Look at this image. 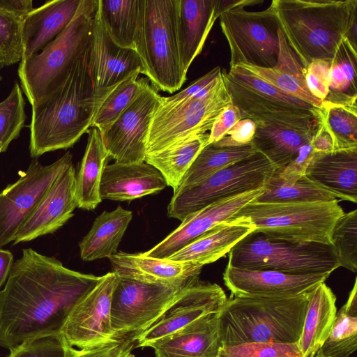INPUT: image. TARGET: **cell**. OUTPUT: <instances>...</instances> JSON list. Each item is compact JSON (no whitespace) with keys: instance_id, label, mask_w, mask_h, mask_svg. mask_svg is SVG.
Instances as JSON below:
<instances>
[{"instance_id":"7dc6e473","label":"cell","mask_w":357,"mask_h":357,"mask_svg":"<svg viewBox=\"0 0 357 357\" xmlns=\"http://www.w3.org/2000/svg\"><path fill=\"white\" fill-rule=\"evenodd\" d=\"M331 59L313 61L305 69L304 76L307 88L317 99L323 102L329 93L328 74Z\"/></svg>"},{"instance_id":"816d5d0a","label":"cell","mask_w":357,"mask_h":357,"mask_svg":"<svg viewBox=\"0 0 357 357\" xmlns=\"http://www.w3.org/2000/svg\"><path fill=\"white\" fill-rule=\"evenodd\" d=\"M221 73L222 69L220 66L215 67L203 76L194 80L185 89L175 95L168 97L161 96L160 104L171 105L191 98L214 81L220 76Z\"/></svg>"},{"instance_id":"8d00e7d4","label":"cell","mask_w":357,"mask_h":357,"mask_svg":"<svg viewBox=\"0 0 357 357\" xmlns=\"http://www.w3.org/2000/svg\"><path fill=\"white\" fill-rule=\"evenodd\" d=\"M357 49L347 38L341 43L331 60L328 74L329 93L324 101L335 103H356Z\"/></svg>"},{"instance_id":"4fadbf2b","label":"cell","mask_w":357,"mask_h":357,"mask_svg":"<svg viewBox=\"0 0 357 357\" xmlns=\"http://www.w3.org/2000/svg\"><path fill=\"white\" fill-rule=\"evenodd\" d=\"M181 289L119 276L111 303L115 340L135 341L162 314Z\"/></svg>"},{"instance_id":"4316f807","label":"cell","mask_w":357,"mask_h":357,"mask_svg":"<svg viewBox=\"0 0 357 357\" xmlns=\"http://www.w3.org/2000/svg\"><path fill=\"white\" fill-rule=\"evenodd\" d=\"M255 230V227L243 218H230L217 225L167 259L204 266L228 254L237 243Z\"/></svg>"},{"instance_id":"1f68e13d","label":"cell","mask_w":357,"mask_h":357,"mask_svg":"<svg viewBox=\"0 0 357 357\" xmlns=\"http://www.w3.org/2000/svg\"><path fill=\"white\" fill-rule=\"evenodd\" d=\"M86 150L76 176L77 207L93 210L101 202L100 185L109 158L101 132L96 128L88 130Z\"/></svg>"},{"instance_id":"6da1fadb","label":"cell","mask_w":357,"mask_h":357,"mask_svg":"<svg viewBox=\"0 0 357 357\" xmlns=\"http://www.w3.org/2000/svg\"><path fill=\"white\" fill-rule=\"evenodd\" d=\"M100 278L70 270L31 248L22 250L0 291V346L10 349L61 333L73 307Z\"/></svg>"},{"instance_id":"f546056e","label":"cell","mask_w":357,"mask_h":357,"mask_svg":"<svg viewBox=\"0 0 357 357\" xmlns=\"http://www.w3.org/2000/svg\"><path fill=\"white\" fill-rule=\"evenodd\" d=\"M132 218V211L121 206L99 215L79 243L82 259L91 261L109 258L116 253Z\"/></svg>"},{"instance_id":"e0dca14e","label":"cell","mask_w":357,"mask_h":357,"mask_svg":"<svg viewBox=\"0 0 357 357\" xmlns=\"http://www.w3.org/2000/svg\"><path fill=\"white\" fill-rule=\"evenodd\" d=\"M227 299L215 283L199 280L185 287L162 314L136 338L135 347H149L204 317L218 313Z\"/></svg>"},{"instance_id":"681fc988","label":"cell","mask_w":357,"mask_h":357,"mask_svg":"<svg viewBox=\"0 0 357 357\" xmlns=\"http://www.w3.org/2000/svg\"><path fill=\"white\" fill-rule=\"evenodd\" d=\"M310 142L303 145L296 158L284 168L275 169V172L281 178L286 181H295L305 174L311 162L321 155L313 151Z\"/></svg>"},{"instance_id":"cb8c5ba5","label":"cell","mask_w":357,"mask_h":357,"mask_svg":"<svg viewBox=\"0 0 357 357\" xmlns=\"http://www.w3.org/2000/svg\"><path fill=\"white\" fill-rule=\"evenodd\" d=\"M82 0L47 1L29 12L23 21L22 59L40 52L70 24Z\"/></svg>"},{"instance_id":"d6a6232c","label":"cell","mask_w":357,"mask_h":357,"mask_svg":"<svg viewBox=\"0 0 357 357\" xmlns=\"http://www.w3.org/2000/svg\"><path fill=\"white\" fill-rule=\"evenodd\" d=\"M208 132L192 136L161 151L146 155L144 161L161 173L174 192L199 152L208 144Z\"/></svg>"},{"instance_id":"f35d334b","label":"cell","mask_w":357,"mask_h":357,"mask_svg":"<svg viewBox=\"0 0 357 357\" xmlns=\"http://www.w3.org/2000/svg\"><path fill=\"white\" fill-rule=\"evenodd\" d=\"M256 153L252 142L243 146L227 147H217L212 144H208L199 152L177 190L192 186L211 174Z\"/></svg>"},{"instance_id":"7a4b0ae2","label":"cell","mask_w":357,"mask_h":357,"mask_svg":"<svg viewBox=\"0 0 357 357\" xmlns=\"http://www.w3.org/2000/svg\"><path fill=\"white\" fill-rule=\"evenodd\" d=\"M89 45L76 59L63 84L31 106L29 152L33 158L72 147L88 132L105 100L94 93L89 70Z\"/></svg>"},{"instance_id":"f907efd6","label":"cell","mask_w":357,"mask_h":357,"mask_svg":"<svg viewBox=\"0 0 357 357\" xmlns=\"http://www.w3.org/2000/svg\"><path fill=\"white\" fill-rule=\"evenodd\" d=\"M256 131L255 123L250 119L238 121L219 141L217 147L238 146L250 143Z\"/></svg>"},{"instance_id":"44dd1931","label":"cell","mask_w":357,"mask_h":357,"mask_svg":"<svg viewBox=\"0 0 357 357\" xmlns=\"http://www.w3.org/2000/svg\"><path fill=\"white\" fill-rule=\"evenodd\" d=\"M263 189L264 187L222 199L192 213L162 241L143 254L149 257L167 258L217 225L230 219L259 196Z\"/></svg>"},{"instance_id":"9f6ffc18","label":"cell","mask_w":357,"mask_h":357,"mask_svg":"<svg viewBox=\"0 0 357 357\" xmlns=\"http://www.w3.org/2000/svg\"><path fill=\"white\" fill-rule=\"evenodd\" d=\"M134 354H132V351L127 352L125 355H123L122 357H134Z\"/></svg>"},{"instance_id":"4dcf8cb0","label":"cell","mask_w":357,"mask_h":357,"mask_svg":"<svg viewBox=\"0 0 357 357\" xmlns=\"http://www.w3.org/2000/svg\"><path fill=\"white\" fill-rule=\"evenodd\" d=\"M315 131L301 130L277 125H256L252 144L275 167L282 169L311 142Z\"/></svg>"},{"instance_id":"6f0895ef","label":"cell","mask_w":357,"mask_h":357,"mask_svg":"<svg viewBox=\"0 0 357 357\" xmlns=\"http://www.w3.org/2000/svg\"><path fill=\"white\" fill-rule=\"evenodd\" d=\"M3 67L0 65V71H1V69ZM2 79V77L0 74V81Z\"/></svg>"},{"instance_id":"c3c4849f","label":"cell","mask_w":357,"mask_h":357,"mask_svg":"<svg viewBox=\"0 0 357 357\" xmlns=\"http://www.w3.org/2000/svg\"><path fill=\"white\" fill-rule=\"evenodd\" d=\"M135 348L132 340L115 341L89 349H75L70 346L69 357H122Z\"/></svg>"},{"instance_id":"603a6c76","label":"cell","mask_w":357,"mask_h":357,"mask_svg":"<svg viewBox=\"0 0 357 357\" xmlns=\"http://www.w3.org/2000/svg\"><path fill=\"white\" fill-rule=\"evenodd\" d=\"M167 183L161 173L145 161L106 165L100 185L101 199L131 201L156 194Z\"/></svg>"},{"instance_id":"9a60e30c","label":"cell","mask_w":357,"mask_h":357,"mask_svg":"<svg viewBox=\"0 0 357 357\" xmlns=\"http://www.w3.org/2000/svg\"><path fill=\"white\" fill-rule=\"evenodd\" d=\"M119 280L114 271L101 276L73 307L61 332L70 346L89 349L117 341L111 326V303Z\"/></svg>"},{"instance_id":"f1b7e54d","label":"cell","mask_w":357,"mask_h":357,"mask_svg":"<svg viewBox=\"0 0 357 357\" xmlns=\"http://www.w3.org/2000/svg\"><path fill=\"white\" fill-rule=\"evenodd\" d=\"M336 297L325 282L309 292V302L298 345L302 357H314L330 334L336 313Z\"/></svg>"},{"instance_id":"ba28073f","label":"cell","mask_w":357,"mask_h":357,"mask_svg":"<svg viewBox=\"0 0 357 357\" xmlns=\"http://www.w3.org/2000/svg\"><path fill=\"white\" fill-rule=\"evenodd\" d=\"M222 75L231 103L242 119L256 125H277L301 130H317L320 109L287 95L252 73L235 66Z\"/></svg>"},{"instance_id":"680465c9","label":"cell","mask_w":357,"mask_h":357,"mask_svg":"<svg viewBox=\"0 0 357 357\" xmlns=\"http://www.w3.org/2000/svg\"><path fill=\"white\" fill-rule=\"evenodd\" d=\"M314 357H319V356H315Z\"/></svg>"},{"instance_id":"db71d44e","label":"cell","mask_w":357,"mask_h":357,"mask_svg":"<svg viewBox=\"0 0 357 357\" xmlns=\"http://www.w3.org/2000/svg\"><path fill=\"white\" fill-rule=\"evenodd\" d=\"M310 144L313 151L321 155L337 150L332 135L321 121Z\"/></svg>"},{"instance_id":"ffe728a7","label":"cell","mask_w":357,"mask_h":357,"mask_svg":"<svg viewBox=\"0 0 357 357\" xmlns=\"http://www.w3.org/2000/svg\"><path fill=\"white\" fill-rule=\"evenodd\" d=\"M73 164L56 178L17 231L13 245L52 234L63 226L77 207Z\"/></svg>"},{"instance_id":"9c48e42d","label":"cell","mask_w":357,"mask_h":357,"mask_svg":"<svg viewBox=\"0 0 357 357\" xmlns=\"http://www.w3.org/2000/svg\"><path fill=\"white\" fill-rule=\"evenodd\" d=\"M227 265L291 274H330L340 267L332 244L271 240L252 231L228 253Z\"/></svg>"},{"instance_id":"5bb4252c","label":"cell","mask_w":357,"mask_h":357,"mask_svg":"<svg viewBox=\"0 0 357 357\" xmlns=\"http://www.w3.org/2000/svg\"><path fill=\"white\" fill-rule=\"evenodd\" d=\"M72 163L70 151L47 165L33 158L18 180L0 191V248L14 241L22 224L56 178Z\"/></svg>"},{"instance_id":"ac0fdd59","label":"cell","mask_w":357,"mask_h":357,"mask_svg":"<svg viewBox=\"0 0 357 357\" xmlns=\"http://www.w3.org/2000/svg\"><path fill=\"white\" fill-rule=\"evenodd\" d=\"M89 70L94 93L102 99L133 73H144V65L137 52L115 44L96 13L89 45Z\"/></svg>"},{"instance_id":"e575fe53","label":"cell","mask_w":357,"mask_h":357,"mask_svg":"<svg viewBox=\"0 0 357 357\" xmlns=\"http://www.w3.org/2000/svg\"><path fill=\"white\" fill-rule=\"evenodd\" d=\"M139 0H98L96 15L113 42L135 50Z\"/></svg>"},{"instance_id":"836d02e7","label":"cell","mask_w":357,"mask_h":357,"mask_svg":"<svg viewBox=\"0 0 357 357\" xmlns=\"http://www.w3.org/2000/svg\"><path fill=\"white\" fill-rule=\"evenodd\" d=\"M32 0H0V65L9 66L23 56L22 24L33 9Z\"/></svg>"},{"instance_id":"74e56055","label":"cell","mask_w":357,"mask_h":357,"mask_svg":"<svg viewBox=\"0 0 357 357\" xmlns=\"http://www.w3.org/2000/svg\"><path fill=\"white\" fill-rule=\"evenodd\" d=\"M357 349V280L346 303L336 313L327 339L319 349V357H349Z\"/></svg>"},{"instance_id":"83f0119b","label":"cell","mask_w":357,"mask_h":357,"mask_svg":"<svg viewBox=\"0 0 357 357\" xmlns=\"http://www.w3.org/2000/svg\"><path fill=\"white\" fill-rule=\"evenodd\" d=\"M308 178L340 200L357 202V148L319 155L307 167Z\"/></svg>"},{"instance_id":"52a82bcc","label":"cell","mask_w":357,"mask_h":357,"mask_svg":"<svg viewBox=\"0 0 357 357\" xmlns=\"http://www.w3.org/2000/svg\"><path fill=\"white\" fill-rule=\"evenodd\" d=\"M339 200L258 203L250 202L233 217L250 223L265 238L296 243L331 244L333 228L344 211Z\"/></svg>"},{"instance_id":"91938a15","label":"cell","mask_w":357,"mask_h":357,"mask_svg":"<svg viewBox=\"0 0 357 357\" xmlns=\"http://www.w3.org/2000/svg\"><path fill=\"white\" fill-rule=\"evenodd\" d=\"M1 153V151H0V153Z\"/></svg>"},{"instance_id":"8992f818","label":"cell","mask_w":357,"mask_h":357,"mask_svg":"<svg viewBox=\"0 0 357 357\" xmlns=\"http://www.w3.org/2000/svg\"><path fill=\"white\" fill-rule=\"evenodd\" d=\"M176 9L177 0H139L135 37L144 75L157 91L170 93L187 79L179 57Z\"/></svg>"},{"instance_id":"ab89813d","label":"cell","mask_w":357,"mask_h":357,"mask_svg":"<svg viewBox=\"0 0 357 357\" xmlns=\"http://www.w3.org/2000/svg\"><path fill=\"white\" fill-rule=\"evenodd\" d=\"M139 72L117 85L98 109L91 128L105 132L144 89L147 79H138Z\"/></svg>"},{"instance_id":"5b68a950","label":"cell","mask_w":357,"mask_h":357,"mask_svg":"<svg viewBox=\"0 0 357 357\" xmlns=\"http://www.w3.org/2000/svg\"><path fill=\"white\" fill-rule=\"evenodd\" d=\"M98 0H82L70 24L40 52L22 59L18 68L21 89L33 106L67 79L78 56L90 43Z\"/></svg>"},{"instance_id":"7bdbcfd3","label":"cell","mask_w":357,"mask_h":357,"mask_svg":"<svg viewBox=\"0 0 357 357\" xmlns=\"http://www.w3.org/2000/svg\"><path fill=\"white\" fill-rule=\"evenodd\" d=\"M18 82L15 81L8 97L0 102V151L5 152L24 126L25 101Z\"/></svg>"},{"instance_id":"d590c367","label":"cell","mask_w":357,"mask_h":357,"mask_svg":"<svg viewBox=\"0 0 357 357\" xmlns=\"http://www.w3.org/2000/svg\"><path fill=\"white\" fill-rule=\"evenodd\" d=\"M338 197L315 183L305 175L295 181H286L274 172L267 180L262 192L252 202L258 203H290L331 202Z\"/></svg>"},{"instance_id":"b9f144b4","label":"cell","mask_w":357,"mask_h":357,"mask_svg":"<svg viewBox=\"0 0 357 357\" xmlns=\"http://www.w3.org/2000/svg\"><path fill=\"white\" fill-rule=\"evenodd\" d=\"M236 66L252 73L287 95L298 98L315 107H321L322 102L308 91L303 73L295 72L278 65L273 68H261L246 63Z\"/></svg>"},{"instance_id":"ee69618b","label":"cell","mask_w":357,"mask_h":357,"mask_svg":"<svg viewBox=\"0 0 357 357\" xmlns=\"http://www.w3.org/2000/svg\"><path fill=\"white\" fill-rule=\"evenodd\" d=\"M340 266L356 273L357 269V210L343 213L331 235Z\"/></svg>"},{"instance_id":"7c38bea8","label":"cell","mask_w":357,"mask_h":357,"mask_svg":"<svg viewBox=\"0 0 357 357\" xmlns=\"http://www.w3.org/2000/svg\"><path fill=\"white\" fill-rule=\"evenodd\" d=\"M219 18L230 50V68L238 63L261 68L276 66L281 29L270 6L256 12L238 7L224 12Z\"/></svg>"},{"instance_id":"3957f363","label":"cell","mask_w":357,"mask_h":357,"mask_svg":"<svg viewBox=\"0 0 357 357\" xmlns=\"http://www.w3.org/2000/svg\"><path fill=\"white\" fill-rule=\"evenodd\" d=\"M270 7L304 69L332 59L357 24V0H273Z\"/></svg>"},{"instance_id":"d6986e66","label":"cell","mask_w":357,"mask_h":357,"mask_svg":"<svg viewBox=\"0 0 357 357\" xmlns=\"http://www.w3.org/2000/svg\"><path fill=\"white\" fill-rule=\"evenodd\" d=\"M329 275L327 273L291 274L227 265L223 280L234 296H296L310 292L324 282Z\"/></svg>"},{"instance_id":"8fae6325","label":"cell","mask_w":357,"mask_h":357,"mask_svg":"<svg viewBox=\"0 0 357 357\" xmlns=\"http://www.w3.org/2000/svg\"><path fill=\"white\" fill-rule=\"evenodd\" d=\"M276 167L261 153L222 169L201 182L174 192L167 207L170 218L185 217L213 202L264 187Z\"/></svg>"},{"instance_id":"7402d4cb","label":"cell","mask_w":357,"mask_h":357,"mask_svg":"<svg viewBox=\"0 0 357 357\" xmlns=\"http://www.w3.org/2000/svg\"><path fill=\"white\" fill-rule=\"evenodd\" d=\"M113 271L120 277L175 289L199 280L204 266L145 256L142 253L116 252L109 257Z\"/></svg>"},{"instance_id":"f6af8a7d","label":"cell","mask_w":357,"mask_h":357,"mask_svg":"<svg viewBox=\"0 0 357 357\" xmlns=\"http://www.w3.org/2000/svg\"><path fill=\"white\" fill-rule=\"evenodd\" d=\"M216 357H302L298 343L247 342L220 347Z\"/></svg>"},{"instance_id":"277c9868","label":"cell","mask_w":357,"mask_h":357,"mask_svg":"<svg viewBox=\"0 0 357 357\" xmlns=\"http://www.w3.org/2000/svg\"><path fill=\"white\" fill-rule=\"evenodd\" d=\"M309 292L296 296H234L218 313L220 347L247 342L298 343Z\"/></svg>"},{"instance_id":"30bf717a","label":"cell","mask_w":357,"mask_h":357,"mask_svg":"<svg viewBox=\"0 0 357 357\" xmlns=\"http://www.w3.org/2000/svg\"><path fill=\"white\" fill-rule=\"evenodd\" d=\"M231 103L222 73L191 98L171 105L160 103L151 123L146 155L155 153L194 135L206 133L223 109Z\"/></svg>"},{"instance_id":"11a10c76","label":"cell","mask_w":357,"mask_h":357,"mask_svg":"<svg viewBox=\"0 0 357 357\" xmlns=\"http://www.w3.org/2000/svg\"><path fill=\"white\" fill-rule=\"evenodd\" d=\"M13 262L12 252L0 248V287L6 282Z\"/></svg>"},{"instance_id":"484cf974","label":"cell","mask_w":357,"mask_h":357,"mask_svg":"<svg viewBox=\"0 0 357 357\" xmlns=\"http://www.w3.org/2000/svg\"><path fill=\"white\" fill-rule=\"evenodd\" d=\"M155 357H216L220 347L218 313L204 317L151 344Z\"/></svg>"},{"instance_id":"bcb514c9","label":"cell","mask_w":357,"mask_h":357,"mask_svg":"<svg viewBox=\"0 0 357 357\" xmlns=\"http://www.w3.org/2000/svg\"><path fill=\"white\" fill-rule=\"evenodd\" d=\"M70 346L62 333L26 340L11 348L8 357H69Z\"/></svg>"},{"instance_id":"d4e9b609","label":"cell","mask_w":357,"mask_h":357,"mask_svg":"<svg viewBox=\"0 0 357 357\" xmlns=\"http://www.w3.org/2000/svg\"><path fill=\"white\" fill-rule=\"evenodd\" d=\"M218 17L216 0H177L178 47L185 73L201 53Z\"/></svg>"},{"instance_id":"60d3db41","label":"cell","mask_w":357,"mask_h":357,"mask_svg":"<svg viewBox=\"0 0 357 357\" xmlns=\"http://www.w3.org/2000/svg\"><path fill=\"white\" fill-rule=\"evenodd\" d=\"M319 119L332 135L337 150L357 148L356 103L323 101Z\"/></svg>"},{"instance_id":"2e32d148","label":"cell","mask_w":357,"mask_h":357,"mask_svg":"<svg viewBox=\"0 0 357 357\" xmlns=\"http://www.w3.org/2000/svg\"><path fill=\"white\" fill-rule=\"evenodd\" d=\"M161 96L151 85L144 89L102 134L108 156L120 164L142 162L146 155L149 131Z\"/></svg>"},{"instance_id":"f5cc1de1","label":"cell","mask_w":357,"mask_h":357,"mask_svg":"<svg viewBox=\"0 0 357 357\" xmlns=\"http://www.w3.org/2000/svg\"><path fill=\"white\" fill-rule=\"evenodd\" d=\"M241 119L238 109L232 103L229 104L215 120L209 132L208 144L219 141Z\"/></svg>"}]
</instances>
